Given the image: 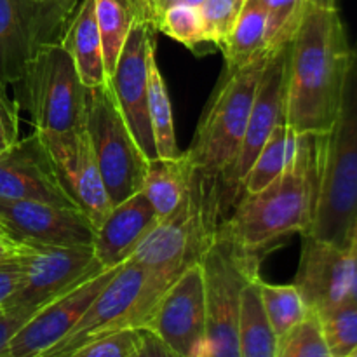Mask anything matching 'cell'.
I'll return each instance as SVG.
<instances>
[{"instance_id":"cell-8","label":"cell","mask_w":357,"mask_h":357,"mask_svg":"<svg viewBox=\"0 0 357 357\" xmlns=\"http://www.w3.org/2000/svg\"><path fill=\"white\" fill-rule=\"evenodd\" d=\"M86 126L110 204L142 192L149 157L136 143L108 82L87 89Z\"/></svg>"},{"instance_id":"cell-2","label":"cell","mask_w":357,"mask_h":357,"mask_svg":"<svg viewBox=\"0 0 357 357\" xmlns=\"http://www.w3.org/2000/svg\"><path fill=\"white\" fill-rule=\"evenodd\" d=\"M324 136L300 135L291 166L261 190L241 195L218 232L258 253L282 237L309 234L319 199Z\"/></svg>"},{"instance_id":"cell-18","label":"cell","mask_w":357,"mask_h":357,"mask_svg":"<svg viewBox=\"0 0 357 357\" xmlns=\"http://www.w3.org/2000/svg\"><path fill=\"white\" fill-rule=\"evenodd\" d=\"M0 197L77 208L59 185L44 143L35 131L0 155Z\"/></svg>"},{"instance_id":"cell-33","label":"cell","mask_w":357,"mask_h":357,"mask_svg":"<svg viewBox=\"0 0 357 357\" xmlns=\"http://www.w3.org/2000/svg\"><path fill=\"white\" fill-rule=\"evenodd\" d=\"M246 0H204L199 7L206 31L216 49L229 38Z\"/></svg>"},{"instance_id":"cell-28","label":"cell","mask_w":357,"mask_h":357,"mask_svg":"<svg viewBox=\"0 0 357 357\" xmlns=\"http://www.w3.org/2000/svg\"><path fill=\"white\" fill-rule=\"evenodd\" d=\"M157 30L194 52H199V49L206 45L215 47L208 37L199 7H192L188 3L176 2L166 9L157 24Z\"/></svg>"},{"instance_id":"cell-20","label":"cell","mask_w":357,"mask_h":357,"mask_svg":"<svg viewBox=\"0 0 357 357\" xmlns=\"http://www.w3.org/2000/svg\"><path fill=\"white\" fill-rule=\"evenodd\" d=\"M61 45L72 58L77 73L87 89L108 82L103 44L96 20V0H80L66 24Z\"/></svg>"},{"instance_id":"cell-29","label":"cell","mask_w":357,"mask_h":357,"mask_svg":"<svg viewBox=\"0 0 357 357\" xmlns=\"http://www.w3.org/2000/svg\"><path fill=\"white\" fill-rule=\"evenodd\" d=\"M278 357H331L317 314L310 312L279 338Z\"/></svg>"},{"instance_id":"cell-37","label":"cell","mask_w":357,"mask_h":357,"mask_svg":"<svg viewBox=\"0 0 357 357\" xmlns=\"http://www.w3.org/2000/svg\"><path fill=\"white\" fill-rule=\"evenodd\" d=\"M139 349L138 357H166L174 356V352L167 347L166 342L145 326H139Z\"/></svg>"},{"instance_id":"cell-40","label":"cell","mask_w":357,"mask_h":357,"mask_svg":"<svg viewBox=\"0 0 357 357\" xmlns=\"http://www.w3.org/2000/svg\"><path fill=\"white\" fill-rule=\"evenodd\" d=\"M347 302L354 303L357 307V250H354V272H352V281H351V291H349Z\"/></svg>"},{"instance_id":"cell-19","label":"cell","mask_w":357,"mask_h":357,"mask_svg":"<svg viewBox=\"0 0 357 357\" xmlns=\"http://www.w3.org/2000/svg\"><path fill=\"white\" fill-rule=\"evenodd\" d=\"M160 222V216L143 195L136 192L126 201L112 206L103 222L94 230L93 250L103 267L122 265Z\"/></svg>"},{"instance_id":"cell-16","label":"cell","mask_w":357,"mask_h":357,"mask_svg":"<svg viewBox=\"0 0 357 357\" xmlns=\"http://www.w3.org/2000/svg\"><path fill=\"white\" fill-rule=\"evenodd\" d=\"M117 267H105L37 310L7 345L3 357H45L75 328Z\"/></svg>"},{"instance_id":"cell-1","label":"cell","mask_w":357,"mask_h":357,"mask_svg":"<svg viewBox=\"0 0 357 357\" xmlns=\"http://www.w3.org/2000/svg\"><path fill=\"white\" fill-rule=\"evenodd\" d=\"M352 51L338 0H309L289 40L284 122L296 135L331 131Z\"/></svg>"},{"instance_id":"cell-10","label":"cell","mask_w":357,"mask_h":357,"mask_svg":"<svg viewBox=\"0 0 357 357\" xmlns=\"http://www.w3.org/2000/svg\"><path fill=\"white\" fill-rule=\"evenodd\" d=\"M288 56L289 44L274 49L264 66L257 86L253 107L248 119L246 132L237 152L236 160L220 180L222 199L225 213L236 206L241 197L243 180L246 178L251 164L272 132L286 115V82H288Z\"/></svg>"},{"instance_id":"cell-25","label":"cell","mask_w":357,"mask_h":357,"mask_svg":"<svg viewBox=\"0 0 357 357\" xmlns=\"http://www.w3.org/2000/svg\"><path fill=\"white\" fill-rule=\"evenodd\" d=\"M298 136L286 122L275 128L243 180L241 195L261 190L291 166L298 150Z\"/></svg>"},{"instance_id":"cell-45","label":"cell","mask_w":357,"mask_h":357,"mask_svg":"<svg viewBox=\"0 0 357 357\" xmlns=\"http://www.w3.org/2000/svg\"><path fill=\"white\" fill-rule=\"evenodd\" d=\"M0 312H2V305H0Z\"/></svg>"},{"instance_id":"cell-13","label":"cell","mask_w":357,"mask_h":357,"mask_svg":"<svg viewBox=\"0 0 357 357\" xmlns=\"http://www.w3.org/2000/svg\"><path fill=\"white\" fill-rule=\"evenodd\" d=\"M37 135L44 143L63 190L94 227L100 225L112 204L101 180L86 122L68 131Z\"/></svg>"},{"instance_id":"cell-6","label":"cell","mask_w":357,"mask_h":357,"mask_svg":"<svg viewBox=\"0 0 357 357\" xmlns=\"http://www.w3.org/2000/svg\"><path fill=\"white\" fill-rule=\"evenodd\" d=\"M174 281L132 261H124L72 331L45 357H70L80 345L108 331L139 328Z\"/></svg>"},{"instance_id":"cell-22","label":"cell","mask_w":357,"mask_h":357,"mask_svg":"<svg viewBox=\"0 0 357 357\" xmlns=\"http://www.w3.org/2000/svg\"><path fill=\"white\" fill-rule=\"evenodd\" d=\"M260 275L243 289L237 319L239 357H278V337L265 312L260 295Z\"/></svg>"},{"instance_id":"cell-3","label":"cell","mask_w":357,"mask_h":357,"mask_svg":"<svg viewBox=\"0 0 357 357\" xmlns=\"http://www.w3.org/2000/svg\"><path fill=\"white\" fill-rule=\"evenodd\" d=\"M357 213V52L352 51L340 108L324 136L319 199L309 234L347 246Z\"/></svg>"},{"instance_id":"cell-21","label":"cell","mask_w":357,"mask_h":357,"mask_svg":"<svg viewBox=\"0 0 357 357\" xmlns=\"http://www.w3.org/2000/svg\"><path fill=\"white\" fill-rule=\"evenodd\" d=\"M268 16L261 0H246L220 51L225 58V72H236L271 52L267 37Z\"/></svg>"},{"instance_id":"cell-31","label":"cell","mask_w":357,"mask_h":357,"mask_svg":"<svg viewBox=\"0 0 357 357\" xmlns=\"http://www.w3.org/2000/svg\"><path fill=\"white\" fill-rule=\"evenodd\" d=\"M267 9V37L271 51L289 44L309 0H261Z\"/></svg>"},{"instance_id":"cell-5","label":"cell","mask_w":357,"mask_h":357,"mask_svg":"<svg viewBox=\"0 0 357 357\" xmlns=\"http://www.w3.org/2000/svg\"><path fill=\"white\" fill-rule=\"evenodd\" d=\"M261 253L216 230L199 258L206 296V357H239L237 319L243 289L260 275Z\"/></svg>"},{"instance_id":"cell-30","label":"cell","mask_w":357,"mask_h":357,"mask_svg":"<svg viewBox=\"0 0 357 357\" xmlns=\"http://www.w3.org/2000/svg\"><path fill=\"white\" fill-rule=\"evenodd\" d=\"M331 357H351L357 347V307L344 302L319 314Z\"/></svg>"},{"instance_id":"cell-27","label":"cell","mask_w":357,"mask_h":357,"mask_svg":"<svg viewBox=\"0 0 357 357\" xmlns=\"http://www.w3.org/2000/svg\"><path fill=\"white\" fill-rule=\"evenodd\" d=\"M260 295L275 337L282 338L310 314L295 284H271L260 278Z\"/></svg>"},{"instance_id":"cell-36","label":"cell","mask_w":357,"mask_h":357,"mask_svg":"<svg viewBox=\"0 0 357 357\" xmlns=\"http://www.w3.org/2000/svg\"><path fill=\"white\" fill-rule=\"evenodd\" d=\"M23 246V244H21ZM21 251V250H20ZM24 275L23 261H21L20 253L16 257L9 258V260L0 264V305L13 295L21 284Z\"/></svg>"},{"instance_id":"cell-35","label":"cell","mask_w":357,"mask_h":357,"mask_svg":"<svg viewBox=\"0 0 357 357\" xmlns=\"http://www.w3.org/2000/svg\"><path fill=\"white\" fill-rule=\"evenodd\" d=\"M35 309H26V307H16V309H2L0 312V357H3L7 345L10 344L17 331L26 324L33 314Z\"/></svg>"},{"instance_id":"cell-34","label":"cell","mask_w":357,"mask_h":357,"mask_svg":"<svg viewBox=\"0 0 357 357\" xmlns=\"http://www.w3.org/2000/svg\"><path fill=\"white\" fill-rule=\"evenodd\" d=\"M0 86V155L20 142V105Z\"/></svg>"},{"instance_id":"cell-41","label":"cell","mask_w":357,"mask_h":357,"mask_svg":"<svg viewBox=\"0 0 357 357\" xmlns=\"http://www.w3.org/2000/svg\"><path fill=\"white\" fill-rule=\"evenodd\" d=\"M347 246L352 248V250H357V213L351 223V229H349V236H347Z\"/></svg>"},{"instance_id":"cell-39","label":"cell","mask_w":357,"mask_h":357,"mask_svg":"<svg viewBox=\"0 0 357 357\" xmlns=\"http://www.w3.org/2000/svg\"><path fill=\"white\" fill-rule=\"evenodd\" d=\"M176 2L178 0H149L150 7H152L153 10V16H155V26L159 24L160 17H162V14L166 13V9H169V7Z\"/></svg>"},{"instance_id":"cell-44","label":"cell","mask_w":357,"mask_h":357,"mask_svg":"<svg viewBox=\"0 0 357 357\" xmlns=\"http://www.w3.org/2000/svg\"><path fill=\"white\" fill-rule=\"evenodd\" d=\"M3 236H6V234H3V230L0 229V237H3Z\"/></svg>"},{"instance_id":"cell-9","label":"cell","mask_w":357,"mask_h":357,"mask_svg":"<svg viewBox=\"0 0 357 357\" xmlns=\"http://www.w3.org/2000/svg\"><path fill=\"white\" fill-rule=\"evenodd\" d=\"M80 0H0V86L16 84L31 59L61 44Z\"/></svg>"},{"instance_id":"cell-24","label":"cell","mask_w":357,"mask_h":357,"mask_svg":"<svg viewBox=\"0 0 357 357\" xmlns=\"http://www.w3.org/2000/svg\"><path fill=\"white\" fill-rule=\"evenodd\" d=\"M190 180L192 166L185 152L176 159L155 157L149 160L142 192L157 215L166 218L183 201Z\"/></svg>"},{"instance_id":"cell-4","label":"cell","mask_w":357,"mask_h":357,"mask_svg":"<svg viewBox=\"0 0 357 357\" xmlns=\"http://www.w3.org/2000/svg\"><path fill=\"white\" fill-rule=\"evenodd\" d=\"M271 52L236 72H223L195 129L194 139L185 152L192 173L201 180L220 183L236 160L246 132L258 80Z\"/></svg>"},{"instance_id":"cell-12","label":"cell","mask_w":357,"mask_h":357,"mask_svg":"<svg viewBox=\"0 0 357 357\" xmlns=\"http://www.w3.org/2000/svg\"><path fill=\"white\" fill-rule=\"evenodd\" d=\"M155 21L150 16L135 23L119 54L108 84L115 101L146 157L155 159L157 149L149 115V59L155 51Z\"/></svg>"},{"instance_id":"cell-43","label":"cell","mask_w":357,"mask_h":357,"mask_svg":"<svg viewBox=\"0 0 357 357\" xmlns=\"http://www.w3.org/2000/svg\"><path fill=\"white\" fill-rule=\"evenodd\" d=\"M351 357H357V347L354 349V351H352V354H351Z\"/></svg>"},{"instance_id":"cell-32","label":"cell","mask_w":357,"mask_h":357,"mask_svg":"<svg viewBox=\"0 0 357 357\" xmlns=\"http://www.w3.org/2000/svg\"><path fill=\"white\" fill-rule=\"evenodd\" d=\"M138 328H122L108 331L80 345L70 357H138Z\"/></svg>"},{"instance_id":"cell-42","label":"cell","mask_w":357,"mask_h":357,"mask_svg":"<svg viewBox=\"0 0 357 357\" xmlns=\"http://www.w3.org/2000/svg\"><path fill=\"white\" fill-rule=\"evenodd\" d=\"M178 2L188 3V6H192V7H201V3L204 2V0H178Z\"/></svg>"},{"instance_id":"cell-14","label":"cell","mask_w":357,"mask_h":357,"mask_svg":"<svg viewBox=\"0 0 357 357\" xmlns=\"http://www.w3.org/2000/svg\"><path fill=\"white\" fill-rule=\"evenodd\" d=\"M143 326L159 335L174 357H206V296L199 261L164 291Z\"/></svg>"},{"instance_id":"cell-11","label":"cell","mask_w":357,"mask_h":357,"mask_svg":"<svg viewBox=\"0 0 357 357\" xmlns=\"http://www.w3.org/2000/svg\"><path fill=\"white\" fill-rule=\"evenodd\" d=\"M20 258L24 268L23 281L2 303V309L26 307L38 310L105 268L94 257L93 246L23 244Z\"/></svg>"},{"instance_id":"cell-15","label":"cell","mask_w":357,"mask_h":357,"mask_svg":"<svg viewBox=\"0 0 357 357\" xmlns=\"http://www.w3.org/2000/svg\"><path fill=\"white\" fill-rule=\"evenodd\" d=\"M0 229L20 244L93 246L96 227L79 208L0 197Z\"/></svg>"},{"instance_id":"cell-17","label":"cell","mask_w":357,"mask_h":357,"mask_svg":"<svg viewBox=\"0 0 357 357\" xmlns=\"http://www.w3.org/2000/svg\"><path fill=\"white\" fill-rule=\"evenodd\" d=\"M352 272V248L319 239L312 234H303L298 271L293 284L298 288L310 312L319 316L347 302Z\"/></svg>"},{"instance_id":"cell-38","label":"cell","mask_w":357,"mask_h":357,"mask_svg":"<svg viewBox=\"0 0 357 357\" xmlns=\"http://www.w3.org/2000/svg\"><path fill=\"white\" fill-rule=\"evenodd\" d=\"M21 250V244L16 243V241L9 239L7 236L0 237V264L6 260H9V258L16 257L17 253H20Z\"/></svg>"},{"instance_id":"cell-7","label":"cell","mask_w":357,"mask_h":357,"mask_svg":"<svg viewBox=\"0 0 357 357\" xmlns=\"http://www.w3.org/2000/svg\"><path fill=\"white\" fill-rule=\"evenodd\" d=\"M14 86L33 131L61 132L86 122L87 87L61 44L38 52Z\"/></svg>"},{"instance_id":"cell-26","label":"cell","mask_w":357,"mask_h":357,"mask_svg":"<svg viewBox=\"0 0 357 357\" xmlns=\"http://www.w3.org/2000/svg\"><path fill=\"white\" fill-rule=\"evenodd\" d=\"M149 115L153 139H155L157 157H162V159L180 157L181 152L178 150L176 132H174L173 108H171L166 82L157 65L155 51L150 54L149 59Z\"/></svg>"},{"instance_id":"cell-23","label":"cell","mask_w":357,"mask_h":357,"mask_svg":"<svg viewBox=\"0 0 357 357\" xmlns=\"http://www.w3.org/2000/svg\"><path fill=\"white\" fill-rule=\"evenodd\" d=\"M146 16L155 21L149 0H96V20L108 77L115 70L119 54L131 28L136 21Z\"/></svg>"},{"instance_id":"cell-46","label":"cell","mask_w":357,"mask_h":357,"mask_svg":"<svg viewBox=\"0 0 357 357\" xmlns=\"http://www.w3.org/2000/svg\"><path fill=\"white\" fill-rule=\"evenodd\" d=\"M354 51H356V52H357V45H356V49H354Z\"/></svg>"}]
</instances>
